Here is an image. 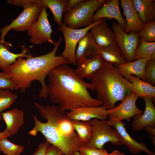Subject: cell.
<instances>
[{
    "instance_id": "1",
    "label": "cell",
    "mask_w": 155,
    "mask_h": 155,
    "mask_svg": "<svg viewBox=\"0 0 155 155\" xmlns=\"http://www.w3.org/2000/svg\"><path fill=\"white\" fill-rule=\"evenodd\" d=\"M47 76L48 94L51 100L62 110L70 111L77 106L97 107L102 101L92 97L88 89L94 91L91 83L85 82L67 64L59 65Z\"/></svg>"
},
{
    "instance_id": "2",
    "label": "cell",
    "mask_w": 155,
    "mask_h": 155,
    "mask_svg": "<svg viewBox=\"0 0 155 155\" xmlns=\"http://www.w3.org/2000/svg\"><path fill=\"white\" fill-rule=\"evenodd\" d=\"M63 39L60 37L54 42L53 49L49 53L41 56L27 58L19 57L13 64L3 72L8 75L16 86V90L24 93L34 80L39 81L42 88L39 92L40 97L46 100L48 97L45 78L49 72L56 66L69 63L68 60L61 55L56 56L58 49Z\"/></svg>"
},
{
    "instance_id": "3",
    "label": "cell",
    "mask_w": 155,
    "mask_h": 155,
    "mask_svg": "<svg viewBox=\"0 0 155 155\" xmlns=\"http://www.w3.org/2000/svg\"><path fill=\"white\" fill-rule=\"evenodd\" d=\"M90 80L96 99L102 101L107 110L115 106V104L122 101L127 94L133 91L132 84L122 76L113 64L104 61L101 68Z\"/></svg>"
},
{
    "instance_id": "4",
    "label": "cell",
    "mask_w": 155,
    "mask_h": 155,
    "mask_svg": "<svg viewBox=\"0 0 155 155\" xmlns=\"http://www.w3.org/2000/svg\"><path fill=\"white\" fill-rule=\"evenodd\" d=\"M10 4L19 7L22 6L24 10L19 16L8 25L0 29L1 40L4 41V38L10 30L18 32L28 30L39 17L44 5L40 0H8Z\"/></svg>"
},
{
    "instance_id": "5",
    "label": "cell",
    "mask_w": 155,
    "mask_h": 155,
    "mask_svg": "<svg viewBox=\"0 0 155 155\" xmlns=\"http://www.w3.org/2000/svg\"><path fill=\"white\" fill-rule=\"evenodd\" d=\"M38 110L41 117L54 125L55 134L61 140L65 142L82 140L74 131L72 120L58 105H40Z\"/></svg>"
},
{
    "instance_id": "6",
    "label": "cell",
    "mask_w": 155,
    "mask_h": 155,
    "mask_svg": "<svg viewBox=\"0 0 155 155\" xmlns=\"http://www.w3.org/2000/svg\"><path fill=\"white\" fill-rule=\"evenodd\" d=\"M108 1L85 0L73 9L64 12L63 22L73 29L89 26L93 23L92 18L94 12Z\"/></svg>"
},
{
    "instance_id": "7",
    "label": "cell",
    "mask_w": 155,
    "mask_h": 155,
    "mask_svg": "<svg viewBox=\"0 0 155 155\" xmlns=\"http://www.w3.org/2000/svg\"><path fill=\"white\" fill-rule=\"evenodd\" d=\"M88 121L92 126V133L86 147L102 149L108 142L116 146L123 145L121 137L115 127H112L108 120L93 118Z\"/></svg>"
},
{
    "instance_id": "8",
    "label": "cell",
    "mask_w": 155,
    "mask_h": 155,
    "mask_svg": "<svg viewBox=\"0 0 155 155\" xmlns=\"http://www.w3.org/2000/svg\"><path fill=\"white\" fill-rule=\"evenodd\" d=\"M106 18L98 19L90 26L82 28L74 29L68 27L63 22L58 29L63 34L65 41V46L61 55L67 59L69 63L75 65L76 48L80 40L94 25L103 21Z\"/></svg>"
},
{
    "instance_id": "9",
    "label": "cell",
    "mask_w": 155,
    "mask_h": 155,
    "mask_svg": "<svg viewBox=\"0 0 155 155\" xmlns=\"http://www.w3.org/2000/svg\"><path fill=\"white\" fill-rule=\"evenodd\" d=\"M46 7L44 5L41 14L37 21L27 31L30 37L29 42L34 45H40L48 42L54 44L51 35L53 31L48 19L49 14Z\"/></svg>"
},
{
    "instance_id": "10",
    "label": "cell",
    "mask_w": 155,
    "mask_h": 155,
    "mask_svg": "<svg viewBox=\"0 0 155 155\" xmlns=\"http://www.w3.org/2000/svg\"><path fill=\"white\" fill-rule=\"evenodd\" d=\"M111 27L115 34L117 45L127 62L133 61L134 53L139 44V37L137 33H125L123 28L115 22L112 23Z\"/></svg>"
},
{
    "instance_id": "11",
    "label": "cell",
    "mask_w": 155,
    "mask_h": 155,
    "mask_svg": "<svg viewBox=\"0 0 155 155\" xmlns=\"http://www.w3.org/2000/svg\"><path fill=\"white\" fill-rule=\"evenodd\" d=\"M138 97L133 91L128 92L121 103L113 109L107 110L108 118L119 121L125 120L130 121L131 118L136 115L142 114L143 112L136 105Z\"/></svg>"
},
{
    "instance_id": "12",
    "label": "cell",
    "mask_w": 155,
    "mask_h": 155,
    "mask_svg": "<svg viewBox=\"0 0 155 155\" xmlns=\"http://www.w3.org/2000/svg\"><path fill=\"white\" fill-rule=\"evenodd\" d=\"M68 117L71 120L88 121L93 118L100 120H106L109 114L105 107L77 106L66 112Z\"/></svg>"
},
{
    "instance_id": "13",
    "label": "cell",
    "mask_w": 155,
    "mask_h": 155,
    "mask_svg": "<svg viewBox=\"0 0 155 155\" xmlns=\"http://www.w3.org/2000/svg\"><path fill=\"white\" fill-rule=\"evenodd\" d=\"M109 119L108 121L109 124L117 129L122 138L123 145L128 148L131 154H135L143 151L149 155L154 154V153L149 150L145 144L136 141L130 136L125 128V126L126 125L125 123L122 121Z\"/></svg>"
},
{
    "instance_id": "14",
    "label": "cell",
    "mask_w": 155,
    "mask_h": 155,
    "mask_svg": "<svg viewBox=\"0 0 155 155\" xmlns=\"http://www.w3.org/2000/svg\"><path fill=\"white\" fill-rule=\"evenodd\" d=\"M106 20L93 26L89 30L94 42L99 46L117 45L115 34L108 27Z\"/></svg>"
},
{
    "instance_id": "15",
    "label": "cell",
    "mask_w": 155,
    "mask_h": 155,
    "mask_svg": "<svg viewBox=\"0 0 155 155\" xmlns=\"http://www.w3.org/2000/svg\"><path fill=\"white\" fill-rule=\"evenodd\" d=\"M103 18L114 19L124 30L126 27V20L122 16L120 9L119 0H108L93 15L92 22Z\"/></svg>"
},
{
    "instance_id": "16",
    "label": "cell",
    "mask_w": 155,
    "mask_h": 155,
    "mask_svg": "<svg viewBox=\"0 0 155 155\" xmlns=\"http://www.w3.org/2000/svg\"><path fill=\"white\" fill-rule=\"evenodd\" d=\"M142 98L145 102V110L143 113L133 117L132 127L135 131H141L146 127H155V107L152 99L148 98Z\"/></svg>"
},
{
    "instance_id": "17",
    "label": "cell",
    "mask_w": 155,
    "mask_h": 155,
    "mask_svg": "<svg viewBox=\"0 0 155 155\" xmlns=\"http://www.w3.org/2000/svg\"><path fill=\"white\" fill-rule=\"evenodd\" d=\"M120 2L123 9V13L126 18L125 32L137 33L142 28L144 24L133 6L132 0H121Z\"/></svg>"
},
{
    "instance_id": "18",
    "label": "cell",
    "mask_w": 155,
    "mask_h": 155,
    "mask_svg": "<svg viewBox=\"0 0 155 155\" xmlns=\"http://www.w3.org/2000/svg\"><path fill=\"white\" fill-rule=\"evenodd\" d=\"M104 61L98 55L85 59L76 63L74 71L82 79H90L93 75L102 66Z\"/></svg>"
},
{
    "instance_id": "19",
    "label": "cell",
    "mask_w": 155,
    "mask_h": 155,
    "mask_svg": "<svg viewBox=\"0 0 155 155\" xmlns=\"http://www.w3.org/2000/svg\"><path fill=\"white\" fill-rule=\"evenodd\" d=\"M10 45V44L5 41L0 40V69L3 71L14 63L19 57L27 58L32 56L29 53V49L26 48L25 44L21 46L22 50L18 54L14 53L9 51Z\"/></svg>"
},
{
    "instance_id": "20",
    "label": "cell",
    "mask_w": 155,
    "mask_h": 155,
    "mask_svg": "<svg viewBox=\"0 0 155 155\" xmlns=\"http://www.w3.org/2000/svg\"><path fill=\"white\" fill-rule=\"evenodd\" d=\"M150 59H139L120 65H115V66L119 73L128 81L131 75H135L146 82L144 67L147 62Z\"/></svg>"
},
{
    "instance_id": "21",
    "label": "cell",
    "mask_w": 155,
    "mask_h": 155,
    "mask_svg": "<svg viewBox=\"0 0 155 155\" xmlns=\"http://www.w3.org/2000/svg\"><path fill=\"white\" fill-rule=\"evenodd\" d=\"M97 45L94 42L89 30L79 41L75 51L76 64L97 53Z\"/></svg>"
},
{
    "instance_id": "22",
    "label": "cell",
    "mask_w": 155,
    "mask_h": 155,
    "mask_svg": "<svg viewBox=\"0 0 155 155\" xmlns=\"http://www.w3.org/2000/svg\"><path fill=\"white\" fill-rule=\"evenodd\" d=\"M6 125V129L11 135L16 134L24 123V113L16 108L1 113Z\"/></svg>"
},
{
    "instance_id": "23",
    "label": "cell",
    "mask_w": 155,
    "mask_h": 155,
    "mask_svg": "<svg viewBox=\"0 0 155 155\" xmlns=\"http://www.w3.org/2000/svg\"><path fill=\"white\" fill-rule=\"evenodd\" d=\"M132 1L144 24L155 20V0H132Z\"/></svg>"
},
{
    "instance_id": "24",
    "label": "cell",
    "mask_w": 155,
    "mask_h": 155,
    "mask_svg": "<svg viewBox=\"0 0 155 155\" xmlns=\"http://www.w3.org/2000/svg\"><path fill=\"white\" fill-rule=\"evenodd\" d=\"M97 53L104 61L115 65L127 62L117 45H109L104 47L97 46Z\"/></svg>"
},
{
    "instance_id": "25",
    "label": "cell",
    "mask_w": 155,
    "mask_h": 155,
    "mask_svg": "<svg viewBox=\"0 0 155 155\" xmlns=\"http://www.w3.org/2000/svg\"><path fill=\"white\" fill-rule=\"evenodd\" d=\"M128 81L132 84L133 91L138 98L155 99V86L133 75H131L129 77Z\"/></svg>"
},
{
    "instance_id": "26",
    "label": "cell",
    "mask_w": 155,
    "mask_h": 155,
    "mask_svg": "<svg viewBox=\"0 0 155 155\" xmlns=\"http://www.w3.org/2000/svg\"><path fill=\"white\" fill-rule=\"evenodd\" d=\"M43 5L49 8L52 11L55 22L60 26L62 24L63 14L67 0H40Z\"/></svg>"
},
{
    "instance_id": "27",
    "label": "cell",
    "mask_w": 155,
    "mask_h": 155,
    "mask_svg": "<svg viewBox=\"0 0 155 155\" xmlns=\"http://www.w3.org/2000/svg\"><path fill=\"white\" fill-rule=\"evenodd\" d=\"M72 126L80 138L87 145L90 140L92 133V126L88 121L72 120Z\"/></svg>"
},
{
    "instance_id": "28",
    "label": "cell",
    "mask_w": 155,
    "mask_h": 155,
    "mask_svg": "<svg viewBox=\"0 0 155 155\" xmlns=\"http://www.w3.org/2000/svg\"><path fill=\"white\" fill-rule=\"evenodd\" d=\"M155 57V42H147L141 39L140 43L136 48L133 55V61Z\"/></svg>"
},
{
    "instance_id": "29",
    "label": "cell",
    "mask_w": 155,
    "mask_h": 155,
    "mask_svg": "<svg viewBox=\"0 0 155 155\" xmlns=\"http://www.w3.org/2000/svg\"><path fill=\"white\" fill-rule=\"evenodd\" d=\"M18 97L17 94L13 93L9 89L0 88V120L3 119L2 113L9 108L15 102Z\"/></svg>"
},
{
    "instance_id": "30",
    "label": "cell",
    "mask_w": 155,
    "mask_h": 155,
    "mask_svg": "<svg viewBox=\"0 0 155 155\" xmlns=\"http://www.w3.org/2000/svg\"><path fill=\"white\" fill-rule=\"evenodd\" d=\"M24 148V146L11 142L7 137L0 140V151L7 155H20Z\"/></svg>"
},
{
    "instance_id": "31",
    "label": "cell",
    "mask_w": 155,
    "mask_h": 155,
    "mask_svg": "<svg viewBox=\"0 0 155 155\" xmlns=\"http://www.w3.org/2000/svg\"><path fill=\"white\" fill-rule=\"evenodd\" d=\"M137 34L139 37L146 42H155V21L144 24Z\"/></svg>"
},
{
    "instance_id": "32",
    "label": "cell",
    "mask_w": 155,
    "mask_h": 155,
    "mask_svg": "<svg viewBox=\"0 0 155 155\" xmlns=\"http://www.w3.org/2000/svg\"><path fill=\"white\" fill-rule=\"evenodd\" d=\"M146 82L155 86V57L149 60L146 63L144 69Z\"/></svg>"
},
{
    "instance_id": "33",
    "label": "cell",
    "mask_w": 155,
    "mask_h": 155,
    "mask_svg": "<svg viewBox=\"0 0 155 155\" xmlns=\"http://www.w3.org/2000/svg\"><path fill=\"white\" fill-rule=\"evenodd\" d=\"M0 88L16 90V86L10 76L3 71L0 72Z\"/></svg>"
},
{
    "instance_id": "34",
    "label": "cell",
    "mask_w": 155,
    "mask_h": 155,
    "mask_svg": "<svg viewBox=\"0 0 155 155\" xmlns=\"http://www.w3.org/2000/svg\"><path fill=\"white\" fill-rule=\"evenodd\" d=\"M78 152L80 155H107L108 153L104 148L98 149L86 146L81 148Z\"/></svg>"
},
{
    "instance_id": "35",
    "label": "cell",
    "mask_w": 155,
    "mask_h": 155,
    "mask_svg": "<svg viewBox=\"0 0 155 155\" xmlns=\"http://www.w3.org/2000/svg\"><path fill=\"white\" fill-rule=\"evenodd\" d=\"M62 151L59 148L50 144L48 146L45 155H62Z\"/></svg>"
},
{
    "instance_id": "36",
    "label": "cell",
    "mask_w": 155,
    "mask_h": 155,
    "mask_svg": "<svg viewBox=\"0 0 155 155\" xmlns=\"http://www.w3.org/2000/svg\"><path fill=\"white\" fill-rule=\"evenodd\" d=\"M49 144V143L47 140L40 143L33 155H45L47 148Z\"/></svg>"
},
{
    "instance_id": "37",
    "label": "cell",
    "mask_w": 155,
    "mask_h": 155,
    "mask_svg": "<svg viewBox=\"0 0 155 155\" xmlns=\"http://www.w3.org/2000/svg\"><path fill=\"white\" fill-rule=\"evenodd\" d=\"M85 1L84 0H67L64 12L73 9Z\"/></svg>"
},
{
    "instance_id": "38",
    "label": "cell",
    "mask_w": 155,
    "mask_h": 155,
    "mask_svg": "<svg viewBox=\"0 0 155 155\" xmlns=\"http://www.w3.org/2000/svg\"><path fill=\"white\" fill-rule=\"evenodd\" d=\"M147 131L150 135L154 142L155 144V127H145Z\"/></svg>"
},
{
    "instance_id": "39",
    "label": "cell",
    "mask_w": 155,
    "mask_h": 155,
    "mask_svg": "<svg viewBox=\"0 0 155 155\" xmlns=\"http://www.w3.org/2000/svg\"><path fill=\"white\" fill-rule=\"evenodd\" d=\"M11 136L7 129H5L3 131L0 132V140L2 138L5 137H8Z\"/></svg>"
},
{
    "instance_id": "40",
    "label": "cell",
    "mask_w": 155,
    "mask_h": 155,
    "mask_svg": "<svg viewBox=\"0 0 155 155\" xmlns=\"http://www.w3.org/2000/svg\"><path fill=\"white\" fill-rule=\"evenodd\" d=\"M107 155H126L124 153L121 152L118 150H115L110 153H108Z\"/></svg>"
},
{
    "instance_id": "41",
    "label": "cell",
    "mask_w": 155,
    "mask_h": 155,
    "mask_svg": "<svg viewBox=\"0 0 155 155\" xmlns=\"http://www.w3.org/2000/svg\"><path fill=\"white\" fill-rule=\"evenodd\" d=\"M73 155H80L78 152H76L74 153Z\"/></svg>"
},
{
    "instance_id": "42",
    "label": "cell",
    "mask_w": 155,
    "mask_h": 155,
    "mask_svg": "<svg viewBox=\"0 0 155 155\" xmlns=\"http://www.w3.org/2000/svg\"><path fill=\"white\" fill-rule=\"evenodd\" d=\"M153 155H155V153Z\"/></svg>"
}]
</instances>
